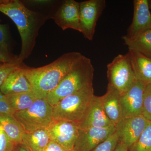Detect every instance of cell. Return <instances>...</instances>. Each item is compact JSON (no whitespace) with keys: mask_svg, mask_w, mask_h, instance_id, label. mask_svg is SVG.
<instances>
[{"mask_svg":"<svg viewBox=\"0 0 151 151\" xmlns=\"http://www.w3.org/2000/svg\"><path fill=\"white\" fill-rule=\"evenodd\" d=\"M82 55L77 52H67L51 63L36 68L23 64L25 75L37 99H46Z\"/></svg>","mask_w":151,"mask_h":151,"instance_id":"6da1fadb","label":"cell"},{"mask_svg":"<svg viewBox=\"0 0 151 151\" xmlns=\"http://www.w3.org/2000/svg\"><path fill=\"white\" fill-rule=\"evenodd\" d=\"M0 12L8 17L16 25L22 40L19 59L23 62L31 54L39 30L46 17L40 13L30 10L18 0H7L0 4Z\"/></svg>","mask_w":151,"mask_h":151,"instance_id":"7a4b0ae2","label":"cell"},{"mask_svg":"<svg viewBox=\"0 0 151 151\" xmlns=\"http://www.w3.org/2000/svg\"><path fill=\"white\" fill-rule=\"evenodd\" d=\"M94 68L91 60L82 55L46 100L52 107L68 96L92 85Z\"/></svg>","mask_w":151,"mask_h":151,"instance_id":"3957f363","label":"cell"},{"mask_svg":"<svg viewBox=\"0 0 151 151\" xmlns=\"http://www.w3.org/2000/svg\"><path fill=\"white\" fill-rule=\"evenodd\" d=\"M94 95L93 86L91 85L65 97L52 107L53 119L69 121L78 125Z\"/></svg>","mask_w":151,"mask_h":151,"instance_id":"277c9868","label":"cell"},{"mask_svg":"<svg viewBox=\"0 0 151 151\" xmlns=\"http://www.w3.org/2000/svg\"><path fill=\"white\" fill-rule=\"evenodd\" d=\"M14 117L25 132L47 128L53 120L52 107L46 99H37L24 111L15 112Z\"/></svg>","mask_w":151,"mask_h":151,"instance_id":"5b68a950","label":"cell"},{"mask_svg":"<svg viewBox=\"0 0 151 151\" xmlns=\"http://www.w3.org/2000/svg\"><path fill=\"white\" fill-rule=\"evenodd\" d=\"M107 67L108 84L120 94L127 91L136 79L128 52L116 56Z\"/></svg>","mask_w":151,"mask_h":151,"instance_id":"8992f818","label":"cell"},{"mask_svg":"<svg viewBox=\"0 0 151 151\" xmlns=\"http://www.w3.org/2000/svg\"><path fill=\"white\" fill-rule=\"evenodd\" d=\"M105 6V0H88L79 3L81 33L86 39L93 40L97 21Z\"/></svg>","mask_w":151,"mask_h":151,"instance_id":"52a82bcc","label":"cell"},{"mask_svg":"<svg viewBox=\"0 0 151 151\" xmlns=\"http://www.w3.org/2000/svg\"><path fill=\"white\" fill-rule=\"evenodd\" d=\"M47 129L52 141L67 151L73 150L79 133L77 124L65 120L53 119Z\"/></svg>","mask_w":151,"mask_h":151,"instance_id":"ba28073f","label":"cell"},{"mask_svg":"<svg viewBox=\"0 0 151 151\" xmlns=\"http://www.w3.org/2000/svg\"><path fill=\"white\" fill-rule=\"evenodd\" d=\"M148 122L142 115L123 118L115 126L119 142L129 149L138 140Z\"/></svg>","mask_w":151,"mask_h":151,"instance_id":"9c48e42d","label":"cell"},{"mask_svg":"<svg viewBox=\"0 0 151 151\" xmlns=\"http://www.w3.org/2000/svg\"><path fill=\"white\" fill-rule=\"evenodd\" d=\"M146 86L136 79L127 91L120 94L123 118L142 115L143 97Z\"/></svg>","mask_w":151,"mask_h":151,"instance_id":"30bf717a","label":"cell"},{"mask_svg":"<svg viewBox=\"0 0 151 151\" xmlns=\"http://www.w3.org/2000/svg\"><path fill=\"white\" fill-rule=\"evenodd\" d=\"M116 127H92L85 129H79L78 137L73 150L91 151L106 140L116 132Z\"/></svg>","mask_w":151,"mask_h":151,"instance_id":"8fae6325","label":"cell"},{"mask_svg":"<svg viewBox=\"0 0 151 151\" xmlns=\"http://www.w3.org/2000/svg\"><path fill=\"white\" fill-rule=\"evenodd\" d=\"M79 3L74 0L64 1L52 17L55 23L63 30L71 29L81 32Z\"/></svg>","mask_w":151,"mask_h":151,"instance_id":"7c38bea8","label":"cell"},{"mask_svg":"<svg viewBox=\"0 0 151 151\" xmlns=\"http://www.w3.org/2000/svg\"><path fill=\"white\" fill-rule=\"evenodd\" d=\"M78 125L81 129L92 127L103 128L114 125L105 113L101 96L94 95L86 113Z\"/></svg>","mask_w":151,"mask_h":151,"instance_id":"4fadbf2b","label":"cell"},{"mask_svg":"<svg viewBox=\"0 0 151 151\" xmlns=\"http://www.w3.org/2000/svg\"><path fill=\"white\" fill-rule=\"evenodd\" d=\"M133 3V20L125 35L129 38L134 37L141 33L151 29V13L149 1L134 0Z\"/></svg>","mask_w":151,"mask_h":151,"instance_id":"5bb4252c","label":"cell"},{"mask_svg":"<svg viewBox=\"0 0 151 151\" xmlns=\"http://www.w3.org/2000/svg\"><path fill=\"white\" fill-rule=\"evenodd\" d=\"M23 64V63L11 73L0 87V91L3 94L7 95L32 92V87L24 71Z\"/></svg>","mask_w":151,"mask_h":151,"instance_id":"9a60e30c","label":"cell"},{"mask_svg":"<svg viewBox=\"0 0 151 151\" xmlns=\"http://www.w3.org/2000/svg\"><path fill=\"white\" fill-rule=\"evenodd\" d=\"M101 97L107 117L116 126L123 119L120 93L113 86L108 84L107 92Z\"/></svg>","mask_w":151,"mask_h":151,"instance_id":"2e32d148","label":"cell"},{"mask_svg":"<svg viewBox=\"0 0 151 151\" xmlns=\"http://www.w3.org/2000/svg\"><path fill=\"white\" fill-rule=\"evenodd\" d=\"M128 52L136 79L146 85L151 84V58L133 50Z\"/></svg>","mask_w":151,"mask_h":151,"instance_id":"e0dca14e","label":"cell"},{"mask_svg":"<svg viewBox=\"0 0 151 151\" xmlns=\"http://www.w3.org/2000/svg\"><path fill=\"white\" fill-rule=\"evenodd\" d=\"M47 128L31 132H25L22 138V143L30 151H44L51 142Z\"/></svg>","mask_w":151,"mask_h":151,"instance_id":"ac0fdd59","label":"cell"},{"mask_svg":"<svg viewBox=\"0 0 151 151\" xmlns=\"http://www.w3.org/2000/svg\"><path fill=\"white\" fill-rule=\"evenodd\" d=\"M122 38L129 49L136 50L151 58V29L134 37H127L124 35Z\"/></svg>","mask_w":151,"mask_h":151,"instance_id":"d6986e66","label":"cell"},{"mask_svg":"<svg viewBox=\"0 0 151 151\" xmlns=\"http://www.w3.org/2000/svg\"><path fill=\"white\" fill-rule=\"evenodd\" d=\"M0 125L6 134L16 145L22 144L25 131L14 115H0Z\"/></svg>","mask_w":151,"mask_h":151,"instance_id":"ffe728a7","label":"cell"},{"mask_svg":"<svg viewBox=\"0 0 151 151\" xmlns=\"http://www.w3.org/2000/svg\"><path fill=\"white\" fill-rule=\"evenodd\" d=\"M6 96L11 108L15 113L28 109L38 99L32 92L7 94Z\"/></svg>","mask_w":151,"mask_h":151,"instance_id":"44dd1931","label":"cell"},{"mask_svg":"<svg viewBox=\"0 0 151 151\" xmlns=\"http://www.w3.org/2000/svg\"><path fill=\"white\" fill-rule=\"evenodd\" d=\"M129 151H151V122H149L137 142Z\"/></svg>","mask_w":151,"mask_h":151,"instance_id":"7402d4cb","label":"cell"},{"mask_svg":"<svg viewBox=\"0 0 151 151\" xmlns=\"http://www.w3.org/2000/svg\"><path fill=\"white\" fill-rule=\"evenodd\" d=\"M142 115L151 122V84L146 85L144 91Z\"/></svg>","mask_w":151,"mask_h":151,"instance_id":"603a6c76","label":"cell"},{"mask_svg":"<svg viewBox=\"0 0 151 151\" xmlns=\"http://www.w3.org/2000/svg\"><path fill=\"white\" fill-rule=\"evenodd\" d=\"M119 142L116 132L106 140L97 145L91 151H114Z\"/></svg>","mask_w":151,"mask_h":151,"instance_id":"cb8c5ba5","label":"cell"},{"mask_svg":"<svg viewBox=\"0 0 151 151\" xmlns=\"http://www.w3.org/2000/svg\"><path fill=\"white\" fill-rule=\"evenodd\" d=\"M0 62L6 64L21 63L23 62L20 61L18 55H15L9 51L8 50L0 45Z\"/></svg>","mask_w":151,"mask_h":151,"instance_id":"d4e9b609","label":"cell"},{"mask_svg":"<svg viewBox=\"0 0 151 151\" xmlns=\"http://www.w3.org/2000/svg\"><path fill=\"white\" fill-rule=\"evenodd\" d=\"M16 145L6 134L0 125V151H13Z\"/></svg>","mask_w":151,"mask_h":151,"instance_id":"484cf974","label":"cell"},{"mask_svg":"<svg viewBox=\"0 0 151 151\" xmlns=\"http://www.w3.org/2000/svg\"><path fill=\"white\" fill-rule=\"evenodd\" d=\"M22 63L15 64L6 63L0 66V87L9 75L19 67Z\"/></svg>","mask_w":151,"mask_h":151,"instance_id":"4316f807","label":"cell"},{"mask_svg":"<svg viewBox=\"0 0 151 151\" xmlns=\"http://www.w3.org/2000/svg\"><path fill=\"white\" fill-rule=\"evenodd\" d=\"M14 113L9 104L5 94L0 91V115H14Z\"/></svg>","mask_w":151,"mask_h":151,"instance_id":"83f0119b","label":"cell"},{"mask_svg":"<svg viewBox=\"0 0 151 151\" xmlns=\"http://www.w3.org/2000/svg\"><path fill=\"white\" fill-rule=\"evenodd\" d=\"M9 40V33L6 25L0 23V45L8 50Z\"/></svg>","mask_w":151,"mask_h":151,"instance_id":"f1b7e54d","label":"cell"},{"mask_svg":"<svg viewBox=\"0 0 151 151\" xmlns=\"http://www.w3.org/2000/svg\"><path fill=\"white\" fill-rule=\"evenodd\" d=\"M44 151H67L58 144L51 141Z\"/></svg>","mask_w":151,"mask_h":151,"instance_id":"f546056e","label":"cell"},{"mask_svg":"<svg viewBox=\"0 0 151 151\" xmlns=\"http://www.w3.org/2000/svg\"><path fill=\"white\" fill-rule=\"evenodd\" d=\"M114 151H129V149L125 145L119 142Z\"/></svg>","mask_w":151,"mask_h":151,"instance_id":"4dcf8cb0","label":"cell"},{"mask_svg":"<svg viewBox=\"0 0 151 151\" xmlns=\"http://www.w3.org/2000/svg\"><path fill=\"white\" fill-rule=\"evenodd\" d=\"M13 151H30L22 144L17 145Z\"/></svg>","mask_w":151,"mask_h":151,"instance_id":"1f68e13d","label":"cell"},{"mask_svg":"<svg viewBox=\"0 0 151 151\" xmlns=\"http://www.w3.org/2000/svg\"><path fill=\"white\" fill-rule=\"evenodd\" d=\"M30 3H35V4H45L47 3H50V1H30Z\"/></svg>","mask_w":151,"mask_h":151,"instance_id":"d6a6232c","label":"cell"},{"mask_svg":"<svg viewBox=\"0 0 151 151\" xmlns=\"http://www.w3.org/2000/svg\"><path fill=\"white\" fill-rule=\"evenodd\" d=\"M7 0H0V4L6 2Z\"/></svg>","mask_w":151,"mask_h":151,"instance_id":"836d02e7","label":"cell"},{"mask_svg":"<svg viewBox=\"0 0 151 151\" xmlns=\"http://www.w3.org/2000/svg\"><path fill=\"white\" fill-rule=\"evenodd\" d=\"M149 6H150V9H151V0L149 1Z\"/></svg>","mask_w":151,"mask_h":151,"instance_id":"e575fe53","label":"cell"},{"mask_svg":"<svg viewBox=\"0 0 151 151\" xmlns=\"http://www.w3.org/2000/svg\"><path fill=\"white\" fill-rule=\"evenodd\" d=\"M4 64V63H2L0 62V66Z\"/></svg>","mask_w":151,"mask_h":151,"instance_id":"d590c367","label":"cell"},{"mask_svg":"<svg viewBox=\"0 0 151 151\" xmlns=\"http://www.w3.org/2000/svg\"><path fill=\"white\" fill-rule=\"evenodd\" d=\"M74 151V150H72V151Z\"/></svg>","mask_w":151,"mask_h":151,"instance_id":"8d00e7d4","label":"cell"}]
</instances>
